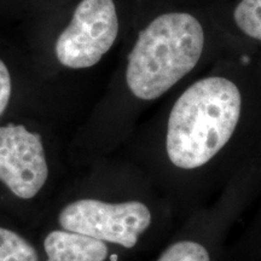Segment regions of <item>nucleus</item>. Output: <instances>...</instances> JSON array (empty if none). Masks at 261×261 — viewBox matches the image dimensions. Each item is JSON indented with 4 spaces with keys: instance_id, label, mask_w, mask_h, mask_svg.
<instances>
[{
    "instance_id": "nucleus-2",
    "label": "nucleus",
    "mask_w": 261,
    "mask_h": 261,
    "mask_svg": "<svg viewBox=\"0 0 261 261\" xmlns=\"http://www.w3.org/2000/svg\"><path fill=\"white\" fill-rule=\"evenodd\" d=\"M200 22L184 12L159 16L139 32L126 71L127 86L139 99L162 96L194 69L203 51Z\"/></svg>"
},
{
    "instance_id": "nucleus-6",
    "label": "nucleus",
    "mask_w": 261,
    "mask_h": 261,
    "mask_svg": "<svg viewBox=\"0 0 261 261\" xmlns=\"http://www.w3.org/2000/svg\"><path fill=\"white\" fill-rule=\"evenodd\" d=\"M47 261H106L108 247L102 241L70 232L52 231L44 241Z\"/></svg>"
},
{
    "instance_id": "nucleus-1",
    "label": "nucleus",
    "mask_w": 261,
    "mask_h": 261,
    "mask_svg": "<svg viewBox=\"0 0 261 261\" xmlns=\"http://www.w3.org/2000/svg\"><path fill=\"white\" fill-rule=\"evenodd\" d=\"M241 106L237 86L225 77H205L191 85L168 119L166 148L173 165L194 169L211 161L233 135Z\"/></svg>"
},
{
    "instance_id": "nucleus-5",
    "label": "nucleus",
    "mask_w": 261,
    "mask_h": 261,
    "mask_svg": "<svg viewBox=\"0 0 261 261\" xmlns=\"http://www.w3.org/2000/svg\"><path fill=\"white\" fill-rule=\"evenodd\" d=\"M48 167L41 137L24 126L0 127V181L22 200H31L46 184Z\"/></svg>"
},
{
    "instance_id": "nucleus-10",
    "label": "nucleus",
    "mask_w": 261,
    "mask_h": 261,
    "mask_svg": "<svg viewBox=\"0 0 261 261\" xmlns=\"http://www.w3.org/2000/svg\"><path fill=\"white\" fill-rule=\"evenodd\" d=\"M11 97V76L4 62L0 60V116L8 108Z\"/></svg>"
},
{
    "instance_id": "nucleus-3",
    "label": "nucleus",
    "mask_w": 261,
    "mask_h": 261,
    "mask_svg": "<svg viewBox=\"0 0 261 261\" xmlns=\"http://www.w3.org/2000/svg\"><path fill=\"white\" fill-rule=\"evenodd\" d=\"M58 221L65 231L129 249L151 224V212L138 201L108 203L83 198L65 205Z\"/></svg>"
},
{
    "instance_id": "nucleus-9",
    "label": "nucleus",
    "mask_w": 261,
    "mask_h": 261,
    "mask_svg": "<svg viewBox=\"0 0 261 261\" xmlns=\"http://www.w3.org/2000/svg\"><path fill=\"white\" fill-rule=\"evenodd\" d=\"M158 261H211L207 249L200 243L181 241L172 244Z\"/></svg>"
},
{
    "instance_id": "nucleus-8",
    "label": "nucleus",
    "mask_w": 261,
    "mask_h": 261,
    "mask_svg": "<svg viewBox=\"0 0 261 261\" xmlns=\"http://www.w3.org/2000/svg\"><path fill=\"white\" fill-rule=\"evenodd\" d=\"M238 28L261 41V0H242L233 12Z\"/></svg>"
},
{
    "instance_id": "nucleus-7",
    "label": "nucleus",
    "mask_w": 261,
    "mask_h": 261,
    "mask_svg": "<svg viewBox=\"0 0 261 261\" xmlns=\"http://www.w3.org/2000/svg\"><path fill=\"white\" fill-rule=\"evenodd\" d=\"M0 261H39L37 249L15 231L0 227Z\"/></svg>"
},
{
    "instance_id": "nucleus-4",
    "label": "nucleus",
    "mask_w": 261,
    "mask_h": 261,
    "mask_svg": "<svg viewBox=\"0 0 261 261\" xmlns=\"http://www.w3.org/2000/svg\"><path fill=\"white\" fill-rule=\"evenodd\" d=\"M117 33L119 18L113 0H81L57 39L56 56L71 69L93 67L112 48Z\"/></svg>"
}]
</instances>
